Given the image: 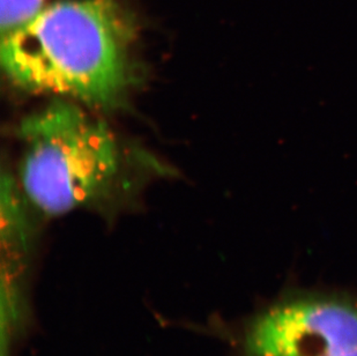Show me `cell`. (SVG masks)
Returning a JSON list of instances; mask_svg holds the SVG:
<instances>
[{"label": "cell", "mask_w": 357, "mask_h": 356, "mask_svg": "<svg viewBox=\"0 0 357 356\" xmlns=\"http://www.w3.org/2000/svg\"><path fill=\"white\" fill-rule=\"evenodd\" d=\"M21 185L50 216L66 214L105 195L121 170L119 142L105 121L56 98L21 121Z\"/></svg>", "instance_id": "cell-2"}, {"label": "cell", "mask_w": 357, "mask_h": 356, "mask_svg": "<svg viewBox=\"0 0 357 356\" xmlns=\"http://www.w3.org/2000/svg\"><path fill=\"white\" fill-rule=\"evenodd\" d=\"M43 0H0L1 37L19 31L44 8Z\"/></svg>", "instance_id": "cell-4"}, {"label": "cell", "mask_w": 357, "mask_h": 356, "mask_svg": "<svg viewBox=\"0 0 357 356\" xmlns=\"http://www.w3.org/2000/svg\"><path fill=\"white\" fill-rule=\"evenodd\" d=\"M248 356H327L357 348V295L287 292L250 322Z\"/></svg>", "instance_id": "cell-3"}, {"label": "cell", "mask_w": 357, "mask_h": 356, "mask_svg": "<svg viewBox=\"0 0 357 356\" xmlns=\"http://www.w3.org/2000/svg\"><path fill=\"white\" fill-rule=\"evenodd\" d=\"M327 356H357L356 350H346V352H340V353L331 354Z\"/></svg>", "instance_id": "cell-5"}, {"label": "cell", "mask_w": 357, "mask_h": 356, "mask_svg": "<svg viewBox=\"0 0 357 356\" xmlns=\"http://www.w3.org/2000/svg\"><path fill=\"white\" fill-rule=\"evenodd\" d=\"M133 38V24L116 0H63L1 37L0 61L24 91L107 109L128 94Z\"/></svg>", "instance_id": "cell-1"}]
</instances>
